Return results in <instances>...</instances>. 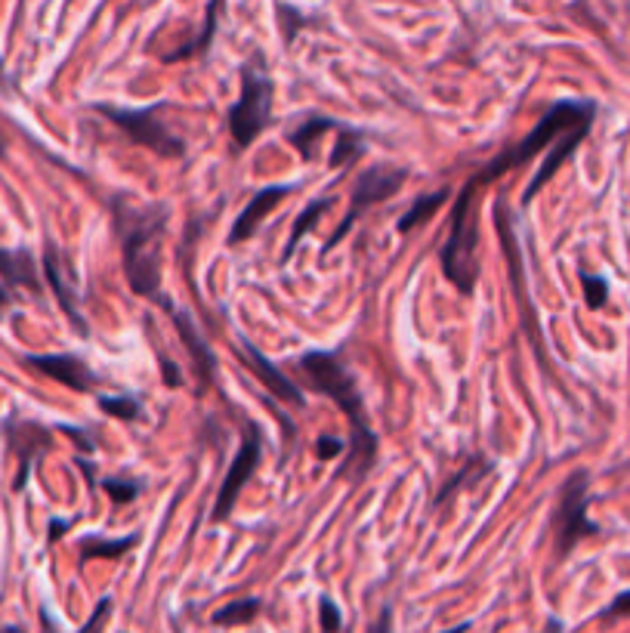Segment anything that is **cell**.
Returning <instances> with one entry per match:
<instances>
[{"label": "cell", "mask_w": 630, "mask_h": 633, "mask_svg": "<svg viewBox=\"0 0 630 633\" xmlns=\"http://www.w3.org/2000/svg\"><path fill=\"white\" fill-rule=\"evenodd\" d=\"M596 115V105L593 103H578V100H563L550 108L548 115L538 121V127L531 130L523 143L510 145L507 152H501L494 162L488 164L486 170H479V177H473L476 183H488V180H498L501 173H507L510 167H519L529 158H535L538 152H544L550 143H556L560 137H566L569 130L581 127V124H593Z\"/></svg>", "instance_id": "obj_4"}, {"label": "cell", "mask_w": 630, "mask_h": 633, "mask_svg": "<svg viewBox=\"0 0 630 633\" xmlns=\"http://www.w3.org/2000/svg\"><path fill=\"white\" fill-rule=\"evenodd\" d=\"M334 202H337V195H325L322 202H312V205L306 207L304 214L297 217V223H294V229H291V242H287V250H285V260H291V254L297 250V245H300V238H304L306 232L316 225V220L325 214V210H331L334 207Z\"/></svg>", "instance_id": "obj_19"}, {"label": "cell", "mask_w": 630, "mask_h": 633, "mask_svg": "<svg viewBox=\"0 0 630 633\" xmlns=\"http://www.w3.org/2000/svg\"><path fill=\"white\" fill-rule=\"evenodd\" d=\"M588 133H590V124H581V127H575V130H569L566 137H560V140L553 143V148L548 152V158H544V164L538 167L535 180H531L529 189H526V195H523V205H531V198H535V195L550 183V177H553L563 164L569 162L571 155H575V148H578V143H581Z\"/></svg>", "instance_id": "obj_13"}, {"label": "cell", "mask_w": 630, "mask_h": 633, "mask_svg": "<svg viewBox=\"0 0 630 633\" xmlns=\"http://www.w3.org/2000/svg\"><path fill=\"white\" fill-rule=\"evenodd\" d=\"M43 272H47V282L53 287L60 307L65 309V315L72 319V325L78 334H87V322H83L81 312V297H78V287H75V275H72V266L62 257L56 247H47L43 254Z\"/></svg>", "instance_id": "obj_10"}, {"label": "cell", "mask_w": 630, "mask_h": 633, "mask_svg": "<svg viewBox=\"0 0 630 633\" xmlns=\"http://www.w3.org/2000/svg\"><path fill=\"white\" fill-rule=\"evenodd\" d=\"M0 633H25V631H22V628H3Z\"/></svg>", "instance_id": "obj_36"}, {"label": "cell", "mask_w": 630, "mask_h": 633, "mask_svg": "<svg viewBox=\"0 0 630 633\" xmlns=\"http://www.w3.org/2000/svg\"><path fill=\"white\" fill-rule=\"evenodd\" d=\"M362 155V137L359 133H352V130H346L340 133V143L334 148V155H331V167H349V164L356 162Z\"/></svg>", "instance_id": "obj_23"}, {"label": "cell", "mask_w": 630, "mask_h": 633, "mask_svg": "<svg viewBox=\"0 0 630 633\" xmlns=\"http://www.w3.org/2000/svg\"><path fill=\"white\" fill-rule=\"evenodd\" d=\"M214 20H217V7H210V10H207V25H204L202 38H198L195 43H185L183 50H177V53H170V56H164V60L180 62V60H189V56H198L204 47L210 43V38H214V28H217V25H214Z\"/></svg>", "instance_id": "obj_24"}, {"label": "cell", "mask_w": 630, "mask_h": 633, "mask_svg": "<svg viewBox=\"0 0 630 633\" xmlns=\"http://www.w3.org/2000/svg\"><path fill=\"white\" fill-rule=\"evenodd\" d=\"M162 369H164V380H167L170 387H180V384H183V377L177 374V365H173V362L162 359Z\"/></svg>", "instance_id": "obj_31"}, {"label": "cell", "mask_w": 630, "mask_h": 633, "mask_svg": "<svg viewBox=\"0 0 630 633\" xmlns=\"http://www.w3.org/2000/svg\"><path fill=\"white\" fill-rule=\"evenodd\" d=\"M606 297H609L606 279H600V275H584V300H588V307L603 309L606 307Z\"/></svg>", "instance_id": "obj_26"}, {"label": "cell", "mask_w": 630, "mask_h": 633, "mask_svg": "<svg viewBox=\"0 0 630 633\" xmlns=\"http://www.w3.org/2000/svg\"><path fill=\"white\" fill-rule=\"evenodd\" d=\"M100 409L118 421H137L140 417V399L137 396H100Z\"/></svg>", "instance_id": "obj_22"}, {"label": "cell", "mask_w": 630, "mask_h": 633, "mask_svg": "<svg viewBox=\"0 0 630 633\" xmlns=\"http://www.w3.org/2000/svg\"><path fill=\"white\" fill-rule=\"evenodd\" d=\"M115 225L121 235L124 272L140 297L162 294V238L167 210L162 205H130L127 198L115 202Z\"/></svg>", "instance_id": "obj_1"}, {"label": "cell", "mask_w": 630, "mask_h": 633, "mask_svg": "<svg viewBox=\"0 0 630 633\" xmlns=\"http://www.w3.org/2000/svg\"><path fill=\"white\" fill-rule=\"evenodd\" d=\"M319 615H322V633L340 631L344 618H340V609L334 606V599H331V596H322V603H319Z\"/></svg>", "instance_id": "obj_27"}, {"label": "cell", "mask_w": 630, "mask_h": 633, "mask_svg": "<svg viewBox=\"0 0 630 633\" xmlns=\"http://www.w3.org/2000/svg\"><path fill=\"white\" fill-rule=\"evenodd\" d=\"M173 325H177V334H180L183 347L189 349V356H192V365L198 371V377L207 384V380L214 377V365H217V362H214V352L204 344L202 331L195 327V322H192L185 312H173Z\"/></svg>", "instance_id": "obj_16"}, {"label": "cell", "mask_w": 630, "mask_h": 633, "mask_svg": "<svg viewBox=\"0 0 630 633\" xmlns=\"http://www.w3.org/2000/svg\"><path fill=\"white\" fill-rule=\"evenodd\" d=\"M108 609H112V599L105 596V599H100V606H97L93 618H90V621L81 628V633H100L102 624H105V618H108Z\"/></svg>", "instance_id": "obj_29"}, {"label": "cell", "mask_w": 630, "mask_h": 633, "mask_svg": "<svg viewBox=\"0 0 630 633\" xmlns=\"http://www.w3.org/2000/svg\"><path fill=\"white\" fill-rule=\"evenodd\" d=\"M291 195V185H266L260 189L244 210L239 214V220L232 223V232H229V245H239V242H247L254 232H257V225L263 223L266 217L275 210V207L282 205V198Z\"/></svg>", "instance_id": "obj_12"}, {"label": "cell", "mask_w": 630, "mask_h": 633, "mask_svg": "<svg viewBox=\"0 0 630 633\" xmlns=\"http://www.w3.org/2000/svg\"><path fill=\"white\" fill-rule=\"evenodd\" d=\"M269 112H272V78L260 65V56H254L242 68V96L229 112L232 140L242 148L254 143L269 124Z\"/></svg>", "instance_id": "obj_5"}, {"label": "cell", "mask_w": 630, "mask_h": 633, "mask_svg": "<svg viewBox=\"0 0 630 633\" xmlns=\"http://www.w3.org/2000/svg\"><path fill=\"white\" fill-rule=\"evenodd\" d=\"M260 599L257 596H247V599H235V603H229L223 609H217L214 612V624L217 628H239V624H250L257 612H260Z\"/></svg>", "instance_id": "obj_18"}, {"label": "cell", "mask_w": 630, "mask_h": 633, "mask_svg": "<svg viewBox=\"0 0 630 633\" xmlns=\"http://www.w3.org/2000/svg\"><path fill=\"white\" fill-rule=\"evenodd\" d=\"M476 180L464 185L458 195V205L451 214V235L439 254L442 272L451 285L458 287L464 297L476 290L479 279V223H476Z\"/></svg>", "instance_id": "obj_3"}, {"label": "cell", "mask_w": 630, "mask_h": 633, "mask_svg": "<svg viewBox=\"0 0 630 633\" xmlns=\"http://www.w3.org/2000/svg\"><path fill=\"white\" fill-rule=\"evenodd\" d=\"M242 347H244V356H247V362H250V369L257 371V377L263 380L266 389H269L275 399H285V402H291V405L304 409V396H300V389L294 387V380L275 369V365H272V362H269V359H266L263 352L254 347V344L242 340Z\"/></svg>", "instance_id": "obj_14"}, {"label": "cell", "mask_w": 630, "mask_h": 633, "mask_svg": "<svg viewBox=\"0 0 630 633\" xmlns=\"http://www.w3.org/2000/svg\"><path fill=\"white\" fill-rule=\"evenodd\" d=\"M446 198H448L446 189H439V192H429V195H424V198H417V202H414V205L408 207L406 214H402V220H399V232L406 235V232H411L414 225L427 223L429 217H433L439 207L446 205Z\"/></svg>", "instance_id": "obj_17"}, {"label": "cell", "mask_w": 630, "mask_h": 633, "mask_svg": "<svg viewBox=\"0 0 630 633\" xmlns=\"http://www.w3.org/2000/svg\"><path fill=\"white\" fill-rule=\"evenodd\" d=\"M588 473H575L569 476V482L560 491V511H556V544L560 553L566 556L571 547L588 538L596 534V526L588 519Z\"/></svg>", "instance_id": "obj_7"}, {"label": "cell", "mask_w": 630, "mask_h": 633, "mask_svg": "<svg viewBox=\"0 0 630 633\" xmlns=\"http://www.w3.org/2000/svg\"><path fill=\"white\" fill-rule=\"evenodd\" d=\"M470 631V624H461V628H451L448 633H467Z\"/></svg>", "instance_id": "obj_35"}, {"label": "cell", "mask_w": 630, "mask_h": 633, "mask_svg": "<svg viewBox=\"0 0 630 633\" xmlns=\"http://www.w3.org/2000/svg\"><path fill=\"white\" fill-rule=\"evenodd\" d=\"M140 538L137 534H127L121 541H81L83 559H102V556H121V553L133 551Z\"/></svg>", "instance_id": "obj_21"}, {"label": "cell", "mask_w": 630, "mask_h": 633, "mask_svg": "<svg viewBox=\"0 0 630 633\" xmlns=\"http://www.w3.org/2000/svg\"><path fill=\"white\" fill-rule=\"evenodd\" d=\"M102 489L108 491V498H112L115 504H130V501L140 494L143 486H140V479H124V476L115 479V476H112V479H105V482H102Z\"/></svg>", "instance_id": "obj_25"}, {"label": "cell", "mask_w": 630, "mask_h": 633, "mask_svg": "<svg viewBox=\"0 0 630 633\" xmlns=\"http://www.w3.org/2000/svg\"><path fill=\"white\" fill-rule=\"evenodd\" d=\"M62 529H65V526H62V522H53V526H50V538H60Z\"/></svg>", "instance_id": "obj_33"}, {"label": "cell", "mask_w": 630, "mask_h": 633, "mask_svg": "<svg viewBox=\"0 0 630 633\" xmlns=\"http://www.w3.org/2000/svg\"><path fill=\"white\" fill-rule=\"evenodd\" d=\"M406 170L402 167H368L365 173L359 177V183L352 189V205H349V214L344 217V225L331 235V242L325 245V254H331L340 238H346V232L352 229V223L359 220V214L374 207L377 202H384L389 195H396L402 183H406Z\"/></svg>", "instance_id": "obj_8"}, {"label": "cell", "mask_w": 630, "mask_h": 633, "mask_svg": "<svg viewBox=\"0 0 630 633\" xmlns=\"http://www.w3.org/2000/svg\"><path fill=\"white\" fill-rule=\"evenodd\" d=\"M621 615H630V591L618 593V596H615V603H612L609 609L603 612V618H621Z\"/></svg>", "instance_id": "obj_30"}, {"label": "cell", "mask_w": 630, "mask_h": 633, "mask_svg": "<svg viewBox=\"0 0 630 633\" xmlns=\"http://www.w3.org/2000/svg\"><path fill=\"white\" fill-rule=\"evenodd\" d=\"M7 303H10V297H7V290L0 287V315H3V309H7Z\"/></svg>", "instance_id": "obj_34"}, {"label": "cell", "mask_w": 630, "mask_h": 633, "mask_svg": "<svg viewBox=\"0 0 630 633\" xmlns=\"http://www.w3.org/2000/svg\"><path fill=\"white\" fill-rule=\"evenodd\" d=\"M0 275L10 285H22L28 290H41V279H38V266L31 250L25 247H0Z\"/></svg>", "instance_id": "obj_15"}, {"label": "cell", "mask_w": 630, "mask_h": 633, "mask_svg": "<svg viewBox=\"0 0 630 633\" xmlns=\"http://www.w3.org/2000/svg\"><path fill=\"white\" fill-rule=\"evenodd\" d=\"M100 112L115 124L118 130L127 133V140L137 145H145L158 155L167 158H180L185 152V143L167 127V121L158 118V105L152 108H112V105H100Z\"/></svg>", "instance_id": "obj_6"}, {"label": "cell", "mask_w": 630, "mask_h": 633, "mask_svg": "<svg viewBox=\"0 0 630 633\" xmlns=\"http://www.w3.org/2000/svg\"><path fill=\"white\" fill-rule=\"evenodd\" d=\"M25 365H31V369L41 371L47 377H53V380H60L62 387L75 389V392H90V389L97 387V377H93L90 365H87L83 359H78V356H72V352L28 356Z\"/></svg>", "instance_id": "obj_11"}, {"label": "cell", "mask_w": 630, "mask_h": 633, "mask_svg": "<svg viewBox=\"0 0 630 633\" xmlns=\"http://www.w3.org/2000/svg\"><path fill=\"white\" fill-rule=\"evenodd\" d=\"M346 445L337 439V436H319V442H316V454H319L322 461H334V457H340Z\"/></svg>", "instance_id": "obj_28"}, {"label": "cell", "mask_w": 630, "mask_h": 633, "mask_svg": "<svg viewBox=\"0 0 630 633\" xmlns=\"http://www.w3.org/2000/svg\"><path fill=\"white\" fill-rule=\"evenodd\" d=\"M371 633H393V609H384L381 618H377V624L371 628Z\"/></svg>", "instance_id": "obj_32"}, {"label": "cell", "mask_w": 630, "mask_h": 633, "mask_svg": "<svg viewBox=\"0 0 630 633\" xmlns=\"http://www.w3.org/2000/svg\"><path fill=\"white\" fill-rule=\"evenodd\" d=\"M300 369L309 377V384L316 389H322L325 396H331L346 417H349V427H352V451H356V470L368 473L371 461H374V451H377V439L368 427V411H365V396L359 392L352 374L346 371V365L334 356V352H306L300 359Z\"/></svg>", "instance_id": "obj_2"}, {"label": "cell", "mask_w": 630, "mask_h": 633, "mask_svg": "<svg viewBox=\"0 0 630 633\" xmlns=\"http://www.w3.org/2000/svg\"><path fill=\"white\" fill-rule=\"evenodd\" d=\"M327 127H334L331 118H309V121L300 124V127L291 133V145H294V148H300V155H304V158H312V143L325 133Z\"/></svg>", "instance_id": "obj_20"}, {"label": "cell", "mask_w": 630, "mask_h": 633, "mask_svg": "<svg viewBox=\"0 0 630 633\" xmlns=\"http://www.w3.org/2000/svg\"><path fill=\"white\" fill-rule=\"evenodd\" d=\"M260 457H263V436H260V427H257L254 421H247V424H244L242 449H239V454H235L232 467H229V473H226L223 486H220V491H217L214 522H223V519H229V513H232L235 501H239V494H242V489L247 486V479H250L254 470H257Z\"/></svg>", "instance_id": "obj_9"}]
</instances>
